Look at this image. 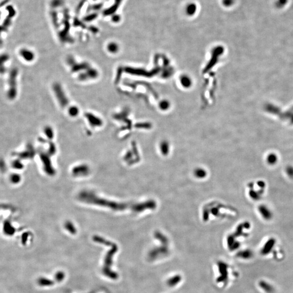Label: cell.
I'll return each mask as SVG.
<instances>
[{
    "mask_svg": "<svg viewBox=\"0 0 293 293\" xmlns=\"http://www.w3.org/2000/svg\"><path fill=\"white\" fill-rule=\"evenodd\" d=\"M258 211L262 217L266 220H271L273 216V213L270 209L267 206L265 205H259L258 207Z\"/></svg>",
    "mask_w": 293,
    "mask_h": 293,
    "instance_id": "obj_1",
    "label": "cell"
},
{
    "mask_svg": "<svg viewBox=\"0 0 293 293\" xmlns=\"http://www.w3.org/2000/svg\"><path fill=\"white\" fill-rule=\"evenodd\" d=\"M186 14L189 16L195 15L198 11V6L194 2H191L185 7Z\"/></svg>",
    "mask_w": 293,
    "mask_h": 293,
    "instance_id": "obj_2",
    "label": "cell"
},
{
    "mask_svg": "<svg viewBox=\"0 0 293 293\" xmlns=\"http://www.w3.org/2000/svg\"><path fill=\"white\" fill-rule=\"evenodd\" d=\"M266 160L270 165H275L278 161V158L275 153H270L267 156Z\"/></svg>",
    "mask_w": 293,
    "mask_h": 293,
    "instance_id": "obj_3",
    "label": "cell"
},
{
    "mask_svg": "<svg viewBox=\"0 0 293 293\" xmlns=\"http://www.w3.org/2000/svg\"><path fill=\"white\" fill-rule=\"evenodd\" d=\"M194 174L196 177L199 179H202L205 177L207 173L205 170H203V168H197L194 171Z\"/></svg>",
    "mask_w": 293,
    "mask_h": 293,
    "instance_id": "obj_4",
    "label": "cell"
},
{
    "mask_svg": "<svg viewBox=\"0 0 293 293\" xmlns=\"http://www.w3.org/2000/svg\"><path fill=\"white\" fill-rule=\"evenodd\" d=\"M261 193H259L257 191H255L253 190H251L249 192V194L250 197L253 200H258L261 197Z\"/></svg>",
    "mask_w": 293,
    "mask_h": 293,
    "instance_id": "obj_5",
    "label": "cell"
},
{
    "mask_svg": "<svg viewBox=\"0 0 293 293\" xmlns=\"http://www.w3.org/2000/svg\"><path fill=\"white\" fill-rule=\"evenodd\" d=\"M235 2V0H222L221 3L226 8H230L233 6Z\"/></svg>",
    "mask_w": 293,
    "mask_h": 293,
    "instance_id": "obj_6",
    "label": "cell"
},
{
    "mask_svg": "<svg viewBox=\"0 0 293 293\" xmlns=\"http://www.w3.org/2000/svg\"><path fill=\"white\" fill-rule=\"evenodd\" d=\"M285 173L287 174L288 177L293 179V165H288L285 168Z\"/></svg>",
    "mask_w": 293,
    "mask_h": 293,
    "instance_id": "obj_7",
    "label": "cell"
},
{
    "mask_svg": "<svg viewBox=\"0 0 293 293\" xmlns=\"http://www.w3.org/2000/svg\"><path fill=\"white\" fill-rule=\"evenodd\" d=\"M288 2V0H277L276 1V6L277 8H282Z\"/></svg>",
    "mask_w": 293,
    "mask_h": 293,
    "instance_id": "obj_8",
    "label": "cell"
}]
</instances>
